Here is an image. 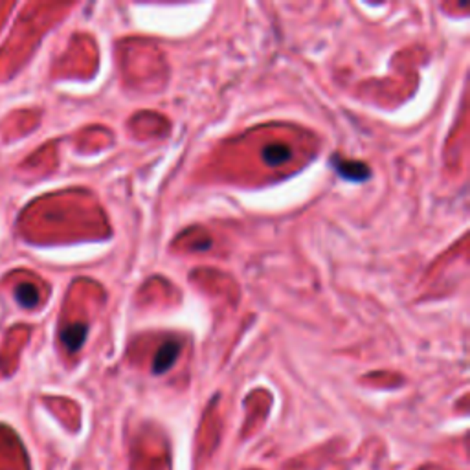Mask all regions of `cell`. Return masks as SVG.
Masks as SVG:
<instances>
[{
    "label": "cell",
    "instance_id": "obj_1",
    "mask_svg": "<svg viewBox=\"0 0 470 470\" xmlns=\"http://www.w3.org/2000/svg\"><path fill=\"white\" fill-rule=\"evenodd\" d=\"M177 354H179V345L175 342H167V344L158 351L155 359V373H164L171 368V364L175 362Z\"/></svg>",
    "mask_w": 470,
    "mask_h": 470
},
{
    "label": "cell",
    "instance_id": "obj_2",
    "mask_svg": "<svg viewBox=\"0 0 470 470\" xmlns=\"http://www.w3.org/2000/svg\"><path fill=\"white\" fill-rule=\"evenodd\" d=\"M85 336H87V327L85 325H70L67 327L63 333V342L70 351H76L81 347V344L85 342Z\"/></svg>",
    "mask_w": 470,
    "mask_h": 470
},
{
    "label": "cell",
    "instance_id": "obj_3",
    "mask_svg": "<svg viewBox=\"0 0 470 470\" xmlns=\"http://www.w3.org/2000/svg\"><path fill=\"white\" fill-rule=\"evenodd\" d=\"M15 298H17L20 305L26 307V309H32L39 301V292H37V289L32 283H22V285L15 289Z\"/></svg>",
    "mask_w": 470,
    "mask_h": 470
},
{
    "label": "cell",
    "instance_id": "obj_4",
    "mask_svg": "<svg viewBox=\"0 0 470 470\" xmlns=\"http://www.w3.org/2000/svg\"><path fill=\"white\" fill-rule=\"evenodd\" d=\"M289 156H291V151L282 146H274L267 151V160L270 164H282V162L289 160Z\"/></svg>",
    "mask_w": 470,
    "mask_h": 470
}]
</instances>
